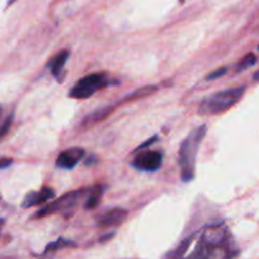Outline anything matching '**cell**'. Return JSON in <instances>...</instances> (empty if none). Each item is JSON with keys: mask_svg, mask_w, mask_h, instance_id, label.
Segmentation results:
<instances>
[{"mask_svg": "<svg viewBox=\"0 0 259 259\" xmlns=\"http://www.w3.org/2000/svg\"><path fill=\"white\" fill-rule=\"evenodd\" d=\"M207 126L200 125L184 139L180 146V168H181V180L184 182H191L195 177V167H196V157L199 153L200 146L206 136Z\"/></svg>", "mask_w": 259, "mask_h": 259, "instance_id": "1", "label": "cell"}, {"mask_svg": "<svg viewBox=\"0 0 259 259\" xmlns=\"http://www.w3.org/2000/svg\"><path fill=\"white\" fill-rule=\"evenodd\" d=\"M228 243H229V237H228L227 229L219 227H211L207 228L202 234L201 240L197 248L196 252L192 254V257H200V258H210V257H227V254L223 252H227L228 255L229 253V248H228Z\"/></svg>", "mask_w": 259, "mask_h": 259, "instance_id": "2", "label": "cell"}, {"mask_svg": "<svg viewBox=\"0 0 259 259\" xmlns=\"http://www.w3.org/2000/svg\"><path fill=\"white\" fill-rule=\"evenodd\" d=\"M244 93V86L218 91V93L207 96L200 104L199 113L201 115H219V114L225 113L243 98Z\"/></svg>", "mask_w": 259, "mask_h": 259, "instance_id": "3", "label": "cell"}, {"mask_svg": "<svg viewBox=\"0 0 259 259\" xmlns=\"http://www.w3.org/2000/svg\"><path fill=\"white\" fill-rule=\"evenodd\" d=\"M109 76L105 72H95L78 80L68 93L72 99H88L109 85Z\"/></svg>", "mask_w": 259, "mask_h": 259, "instance_id": "4", "label": "cell"}, {"mask_svg": "<svg viewBox=\"0 0 259 259\" xmlns=\"http://www.w3.org/2000/svg\"><path fill=\"white\" fill-rule=\"evenodd\" d=\"M89 191H90L89 189H82L75 190V191L65 194L63 196H61L60 199L55 200V201L46 205L43 209H40L39 211L34 215V218H45L51 214H57V212H67L68 214L70 210H73L77 206V204L81 201V199H82Z\"/></svg>", "mask_w": 259, "mask_h": 259, "instance_id": "5", "label": "cell"}, {"mask_svg": "<svg viewBox=\"0 0 259 259\" xmlns=\"http://www.w3.org/2000/svg\"><path fill=\"white\" fill-rule=\"evenodd\" d=\"M162 163H163V157L161 152L146 151L137 154L132 162V166L142 172H156L161 168Z\"/></svg>", "mask_w": 259, "mask_h": 259, "instance_id": "6", "label": "cell"}, {"mask_svg": "<svg viewBox=\"0 0 259 259\" xmlns=\"http://www.w3.org/2000/svg\"><path fill=\"white\" fill-rule=\"evenodd\" d=\"M85 157V149L81 147H72L61 152L56 159V167L61 169H72Z\"/></svg>", "mask_w": 259, "mask_h": 259, "instance_id": "7", "label": "cell"}, {"mask_svg": "<svg viewBox=\"0 0 259 259\" xmlns=\"http://www.w3.org/2000/svg\"><path fill=\"white\" fill-rule=\"evenodd\" d=\"M128 217V211L120 207H115L105 211L98 218V225L101 228H113L123 224Z\"/></svg>", "mask_w": 259, "mask_h": 259, "instance_id": "8", "label": "cell"}, {"mask_svg": "<svg viewBox=\"0 0 259 259\" xmlns=\"http://www.w3.org/2000/svg\"><path fill=\"white\" fill-rule=\"evenodd\" d=\"M55 190L51 189V187H45L40 191H32L25 195L24 200L22 202V207L28 209V207L38 206V205H42L45 202L50 201V200L55 199Z\"/></svg>", "mask_w": 259, "mask_h": 259, "instance_id": "9", "label": "cell"}, {"mask_svg": "<svg viewBox=\"0 0 259 259\" xmlns=\"http://www.w3.org/2000/svg\"><path fill=\"white\" fill-rule=\"evenodd\" d=\"M68 57H70V52H68L67 50L61 51V52L57 53V55L50 61V63H48V68H50L51 73L53 75V77H56L57 81H60L63 67H65L66 62H67Z\"/></svg>", "mask_w": 259, "mask_h": 259, "instance_id": "10", "label": "cell"}, {"mask_svg": "<svg viewBox=\"0 0 259 259\" xmlns=\"http://www.w3.org/2000/svg\"><path fill=\"white\" fill-rule=\"evenodd\" d=\"M103 194H104V186L98 185V186L95 187H91L90 191H89L88 199H86V202H85V209L88 210L95 209V207L100 204Z\"/></svg>", "mask_w": 259, "mask_h": 259, "instance_id": "11", "label": "cell"}, {"mask_svg": "<svg viewBox=\"0 0 259 259\" xmlns=\"http://www.w3.org/2000/svg\"><path fill=\"white\" fill-rule=\"evenodd\" d=\"M65 247H76V244L73 242H71V240H66L63 239V238H60V239H57L56 242L50 243L48 245H46L45 253L56 252V250H60Z\"/></svg>", "mask_w": 259, "mask_h": 259, "instance_id": "12", "label": "cell"}, {"mask_svg": "<svg viewBox=\"0 0 259 259\" xmlns=\"http://www.w3.org/2000/svg\"><path fill=\"white\" fill-rule=\"evenodd\" d=\"M157 86H144V88H141L139 90L134 91L132 95L126 96V99L124 101L128 100H133V99H139V98H144V96H148L151 94H153L154 91H157Z\"/></svg>", "mask_w": 259, "mask_h": 259, "instance_id": "13", "label": "cell"}, {"mask_svg": "<svg viewBox=\"0 0 259 259\" xmlns=\"http://www.w3.org/2000/svg\"><path fill=\"white\" fill-rule=\"evenodd\" d=\"M255 63H257V57H255L254 53H249V55L245 56V57L238 63L235 70H237L238 72H240V71H244L247 70V68L252 67V66L255 65Z\"/></svg>", "mask_w": 259, "mask_h": 259, "instance_id": "14", "label": "cell"}, {"mask_svg": "<svg viewBox=\"0 0 259 259\" xmlns=\"http://www.w3.org/2000/svg\"><path fill=\"white\" fill-rule=\"evenodd\" d=\"M192 238H194V237H192V235H191V237L186 238V239H185L184 242H182L181 244H180L179 247H177L176 249H175V252L169 253L168 257H171V258H180V257H182V255H185L186 250L189 249L190 243L192 242Z\"/></svg>", "mask_w": 259, "mask_h": 259, "instance_id": "15", "label": "cell"}, {"mask_svg": "<svg viewBox=\"0 0 259 259\" xmlns=\"http://www.w3.org/2000/svg\"><path fill=\"white\" fill-rule=\"evenodd\" d=\"M12 121H13V114H10V115L7 118V120L4 121V124L2 125V128H0V141H2V139L7 136L8 132H9L10 125H12Z\"/></svg>", "mask_w": 259, "mask_h": 259, "instance_id": "16", "label": "cell"}, {"mask_svg": "<svg viewBox=\"0 0 259 259\" xmlns=\"http://www.w3.org/2000/svg\"><path fill=\"white\" fill-rule=\"evenodd\" d=\"M227 72H228V68L227 67H222V68H219V70L214 71V72H212V73H210V75H207L206 80L207 81L217 80V78H219V77H222V76H224Z\"/></svg>", "mask_w": 259, "mask_h": 259, "instance_id": "17", "label": "cell"}, {"mask_svg": "<svg viewBox=\"0 0 259 259\" xmlns=\"http://www.w3.org/2000/svg\"><path fill=\"white\" fill-rule=\"evenodd\" d=\"M13 164V159L8 157H0V169H5Z\"/></svg>", "mask_w": 259, "mask_h": 259, "instance_id": "18", "label": "cell"}, {"mask_svg": "<svg viewBox=\"0 0 259 259\" xmlns=\"http://www.w3.org/2000/svg\"><path fill=\"white\" fill-rule=\"evenodd\" d=\"M156 141H157V137H153V138L149 139V141L147 142V143H144L143 146H139V147H138V149H137V151H141V149H144V148H146V147H148L149 144H153L154 142H156Z\"/></svg>", "mask_w": 259, "mask_h": 259, "instance_id": "19", "label": "cell"}, {"mask_svg": "<svg viewBox=\"0 0 259 259\" xmlns=\"http://www.w3.org/2000/svg\"><path fill=\"white\" fill-rule=\"evenodd\" d=\"M114 237V233H109V234H106V235H104V237H101L100 239H99V242L100 243H105V242H108L109 239H111V238Z\"/></svg>", "mask_w": 259, "mask_h": 259, "instance_id": "20", "label": "cell"}, {"mask_svg": "<svg viewBox=\"0 0 259 259\" xmlns=\"http://www.w3.org/2000/svg\"><path fill=\"white\" fill-rule=\"evenodd\" d=\"M254 80L255 81H259V71L257 73H254Z\"/></svg>", "mask_w": 259, "mask_h": 259, "instance_id": "21", "label": "cell"}, {"mask_svg": "<svg viewBox=\"0 0 259 259\" xmlns=\"http://www.w3.org/2000/svg\"><path fill=\"white\" fill-rule=\"evenodd\" d=\"M4 224V219H0V233H2V227Z\"/></svg>", "mask_w": 259, "mask_h": 259, "instance_id": "22", "label": "cell"}, {"mask_svg": "<svg viewBox=\"0 0 259 259\" xmlns=\"http://www.w3.org/2000/svg\"><path fill=\"white\" fill-rule=\"evenodd\" d=\"M13 2H14V0H9V2H8V5H10V4H12Z\"/></svg>", "mask_w": 259, "mask_h": 259, "instance_id": "23", "label": "cell"}, {"mask_svg": "<svg viewBox=\"0 0 259 259\" xmlns=\"http://www.w3.org/2000/svg\"><path fill=\"white\" fill-rule=\"evenodd\" d=\"M2 111H3V109H2V105H0V116H2Z\"/></svg>", "mask_w": 259, "mask_h": 259, "instance_id": "24", "label": "cell"}, {"mask_svg": "<svg viewBox=\"0 0 259 259\" xmlns=\"http://www.w3.org/2000/svg\"><path fill=\"white\" fill-rule=\"evenodd\" d=\"M185 2V0H180V3H184Z\"/></svg>", "mask_w": 259, "mask_h": 259, "instance_id": "25", "label": "cell"}]
</instances>
